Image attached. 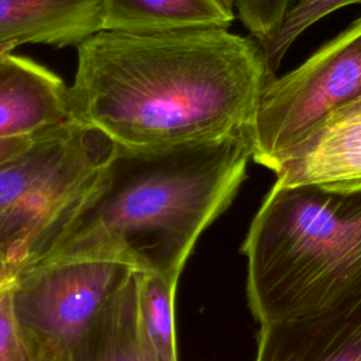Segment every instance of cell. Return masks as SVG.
<instances>
[{
	"label": "cell",
	"instance_id": "obj_7",
	"mask_svg": "<svg viewBox=\"0 0 361 361\" xmlns=\"http://www.w3.org/2000/svg\"><path fill=\"white\" fill-rule=\"evenodd\" d=\"M73 121L69 87L47 66L0 55V140L37 137Z\"/></svg>",
	"mask_w": 361,
	"mask_h": 361
},
{
	"label": "cell",
	"instance_id": "obj_19",
	"mask_svg": "<svg viewBox=\"0 0 361 361\" xmlns=\"http://www.w3.org/2000/svg\"><path fill=\"white\" fill-rule=\"evenodd\" d=\"M227 8H230V10H233L234 11V8H235V1L237 0H220Z\"/></svg>",
	"mask_w": 361,
	"mask_h": 361
},
{
	"label": "cell",
	"instance_id": "obj_8",
	"mask_svg": "<svg viewBox=\"0 0 361 361\" xmlns=\"http://www.w3.org/2000/svg\"><path fill=\"white\" fill-rule=\"evenodd\" d=\"M275 175L281 183L361 180V97L333 111Z\"/></svg>",
	"mask_w": 361,
	"mask_h": 361
},
{
	"label": "cell",
	"instance_id": "obj_20",
	"mask_svg": "<svg viewBox=\"0 0 361 361\" xmlns=\"http://www.w3.org/2000/svg\"><path fill=\"white\" fill-rule=\"evenodd\" d=\"M16 48V45H0V55L1 54H4V52H7V51H13Z\"/></svg>",
	"mask_w": 361,
	"mask_h": 361
},
{
	"label": "cell",
	"instance_id": "obj_18",
	"mask_svg": "<svg viewBox=\"0 0 361 361\" xmlns=\"http://www.w3.org/2000/svg\"><path fill=\"white\" fill-rule=\"evenodd\" d=\"M13 279H14V274H13L11 268L0 255V289L7 288L13 282Z\"/></svg>",
	"mask_w": 361,
	"mask_h": 361
},
{
	"label": "cell",
	"instance_id": "obj_11",
	"mask_svg": "<svg viewBox=\"0 0 361 361\" xmlns=\"http://www.w3.org/2000/svg\"><path fill=\"white\" fill-rule=\"evenodd\" d=\"M103 30L159 32L228 28L234 11L220 0H102Z\"/></svg>",
	"mask_w": 361,
	"mask_h": 361
},
{
	"label": "cell",
	"instance_id": "obj_16",
	"mask_svg": "<svg viewBox=\"0 0 361 361\" xmlns=\"http://www.w3.org/2000/svg\"><path fill=\"white\" fill-rule=\"evenodd\" d=\"M7 288L0 289V361H32L14 326Z\"/></svg>",
	"mask_w": 361,
	"mask_h": 361
},
{
	"label": "cell",
	"instance_id": "obj_5",
	"mask_svg": "<svg viewBox=\"0 0 361 361\" xmlns=\"http://www.w3.org/2000/svg\"><path fill=\"white\" fill-rule=\"evenodd\" d=\"M134 269L111 261H66L21 269L8 285L14 326L32 361H68Z\"/></svg>",
	"mask_w": 361,
	"mask_h": 361
},
{
	"label": "cell",
	"instance_id": "obj_3",
	"mask_svg": "<svg viewBox=\"0 0 361 361\" xmlns=\"http://www.w3.org/2000/svg\"><path fill=\"white\" fill-rule=\"evenodd\" d=\"M241 251L259 324L327 307L361 285V180H276Z\"/></svg>",
	"mask_w": 361,
	"mask_h": 361
},
{
	"label": "cell",
	"instance_id": "obj_4",
	"mask_svg": "<svg viewBox=\"0 0 361 361\" xmlns=\"http://www.w3.org/2000/svg\"><path fill=\"white\" fill-rule=\"evenodd\" d=\"M361 97V17L300 66L265 85L251 123L252 159L276 172L326 118Z\"/></svg>",
	"mask_w": 361,
	"mask_h": 361
},
{
	"label": "cell",
	"instance_id": "obj_2",
	"mask_svg": "<svg viewBox=\"0 0 361 361\" xmlns=\"http://www.w3.org/2000/svg\"><path fill=\"white\" fill-rule=\"evenodd\" d=\"M252 152L251 126L165 148L116 144L86 196L25 268L111 261L178 282L200 234L235 196Z\"/></svg>",
	"mask_w": 361,
	"mask_h": 361
},
{
	"label": "cell",
	"instance_id": "obj_17",
	"mask_svg": "<svg viewBox=\"0 0 361 361\" xmlns=\"http://www.w3.org/2000/svg\"><path fill=\"white\" fill-rule=\"evenodd\" d=\"M38 137V135H37ZM35 137H24V138H7L0 140V164L13 155L18 154L24 148H27Z\"/></svg>",
	"mask_w": 361,
	"mask_h": 361
},
{
	"label": "cell",
	"instance_id": "obj_15",
	"mask_svg": "<svg viewBox=\"0 0 361 361\" xmlns=\"http://www.w3.org/2000/svg\"><path fill=\"white\" fill-rule=\"evenodd\" d=\"M296 0H237L238 18L257 41L269 35Z\"/></svg>",
	"mask_w": 361,
	"mask_h": 361
},
{
	"label": "cell",
	"instance_id": "obj_13",
	"mask_svg": "<svg viewBox=\"0 0 361 361\" xmlns=\"http://www.w3.org/2000/svg\"><path fill=\"white\" fill-rule=\"evenodd\" d=\"M176 283L162 275L138 272L137 327L148 361H178L173 310Z\"/></svg>",
	"mask_w": 361,
	"mask_h": 361
},
{
	"label": "cell",
	"instance_id": "obj_9",
	"mask_svg": "<svg viewBox=\"0 0 361 361\" xmlns=\"http://www.w3.org/2000/svg\"><path fill=\"white\" fill-rule=\"evenodd\" d=\"M103 30L102 0H0V45H78Z\"/></svg>",
	"mask_w": 361,
	"mask_h": 361
},
{
	"label": "cell",
	"instance_id": "obj_1",
	"mask_svg": "<svg viewBox=\"0 0 361 361\" xmlns=\"http://www.w3.org/2000/svg\"><path fill=\"white\" fill-rule=\"evenodd\" d=\"M76 51L72 118L133 148L210 141L250 127L272 78L259 42L221 27L100 30Z\"/></svg>",
	"mask_w": 361,
	"mask_h": 361
},
{
	"label": "cell",
	"instance_id": "obj_12",
	"mask_svg": "<svg viewBox=\"0 0 361 361\" xmlns=\"http://www.w3.org/2000/svg\"><path fill=\"white\" fill-rule=\"evenodd\" d=\"M137 288L134 271L96 316L68 361H148L137 327Z\"/></svg>",
	"mask_w": 361,
	"mask_h": 361
},
{
	"label": "cell",
	"instance_id": "obj_6",
	"mask_svg": "<svg viewBox=\"0 0 361 361\" xmlns=\"http://www.w3.org/2000/svg\"><path fill=\"white\" fill-rule=\"evenodd\" d=\"M255 361H361V285L319 312L261 323Z\"/></svg>",
	"mask_w": 361,
	"mask_h": 361
},
{
	"label": "cell",
	"instance_id": "obj_10",
	"mask_svg": "<svg viewBox=\"0 0 361 361\" xmlns=\"http://www.w3.org/2000/svg\"><path fill=\"white\" fill-rule=\"evenodd\" d=\"M94 127L69 121L0 164V219L28 200L86 142Z\"/></svg>",
	"mask_w": 361,
	"mask_h": 361
},
{
	"label": "cell",
	"instance_id": "obj_14",
	"mask_svg": "<svg viewBox=\"0 0 361 361\" xmlns=\"http://www.w3.org/2000/svg\"><path fill=\"white\" fill-rule=\"evenodd\" d=\"M350 4L361 6V0H296L279 25L269 35L258 41L269 75H275L286 52L309 27Z\"/></svg>",
	"mask_w": 361,
	"mask_h": 361
}]
</instances>
